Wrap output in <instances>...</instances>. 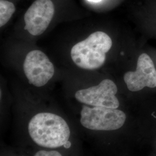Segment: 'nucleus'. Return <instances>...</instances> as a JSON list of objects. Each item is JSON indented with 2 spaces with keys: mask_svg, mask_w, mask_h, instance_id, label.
I'll list each match as a JSON object with an SVG mask.
<instances>
[{
  "mask_svg": "<svg viewBox=\"0 0 156 156\" xmlns=\"http://www.w3.org/2000/svg\"><path fill=\"white\" fill-rule=\"evenodd\" d=\"M28 130L35 144L50 149L64 146L71 135L66 121L57 115L48 112L39 113L32 117Z\"/></svg>",
  "mask_w": 156,
  "mask_h": 156,
  "instance_id": "1",
  "label": "nucleus"
},
{
  "mask_svg": "<svg viewBox=\"0 0 156 156\" xmlns=\"http://www.w3.org/2000/svg\"><path fill=\"white\" fill-rule=\"evenodd\" d=\"M16 11L15 6L12 2L0 0V27L5 25Z\"/></svg>",
  "mask_w": 156,
  "mask_h": 156,
  "instance_id": "8",
  "label": "nucleus"
},
{
  "mask_svg": "<svg viewBox=\"0 0 156 156\" xmlns=\"http://www.w3.org/2000/svg\"><path fill=\"white\" fill-rule=\"evenodd\" d=\"M64 146L66 147V148H69L70 146H71V143L69 141H68L67 143L64 145Z\"/></svg>",
  "mask_w": 156,
  "mask_h": 156,
  "instance_id": "10",
  "label": "nucleus"
},
{
  "mask_svg": "<svg viewBox=\"0 0 156 156\" xmlns=\"http://www.w3.org/2000/svg\"><path fill=\"white\" fill-rule=\"evenodd\" d=\"M23 69L29 83L36 87L45 85L55 73L53 64L41 50H34L28 53L24 60Z\"/></svg>",
  "mask_w": 156,
  "mask_h": 156,
  "instance_id": "5",
  "label": "nucleus"
},
{
  "mask_svg": "<svg viewBox=\"0 0 156 156\" xmlns=\"http://www.w3.org/2000/svg\"><path fill=\"white\" fill-rule=\"evenodd\" d=\"M112 46L111 38L108 34L97 31L74 45L71 50V56L73 62L79 68L94 70L104 65L106 53Z\"/></svg>",
  "mask_w": 156,
  "mask_h": 156,
  "instance_id": "2",
  "label": "nucleus"
},
{
  "mask_svg": "<svg viewBox=\"0 0 156 156\" xmlns=\"http://www.w3.org/2000/svg\"><path fill=\"white\" fill-rule=\"evenodd\" d=\"M55 14V6L51 0H36L24 15V29L32 35L44 33Z\"/></svg>",
  "mask_w": 156,
  "mask_h": 156,
  "instance_id": "6",
  "label": "nucleus"
},
{
  "mask_svg": "<svg viewBox=\"0 0 156 156\" xmlns=\"http://www.w3.org/2000/svg\"><path fill=\"white\" fill-rule=\"evenodd\" d=\"M34 156H62L60 153L56 151H39Z\"/></svg>",
  "mask_w": 156,
  "mask_h": 156,
  "instance_id": "9",
  "label": "nucleus"
},
{
  "mask_svg": "<svg viewBox=\"0 0 156 156\" xmlns=\"http://www.w3.org/2000/svg\"><path fill=\"white\" fill-rule=\"evenodd\" d=\"M124 80L131 91H138L145 87H156V68L151 57L146 53L140 55L136 71L126 73Z\"/></svg>",
  "mask_w": 156,
  "mask_h": 156,
  "instance_id": "7",
  "label": "nucleus"
},
{
  "mask_svg": "<svg viewBox=\"0 0 156 156\" xmlns=\"http://www.w3.org/2000/svg\"><path fill=\"white\" fill-rule=\"evenodd\" d=\"M126 115L117 109L103 106H83L80 123L84 127L95 131H113L121 128Z\"/></svg>",
  "mask_w": 156,
  "mask_h": 156,
  "instance_id": "3",
  "label": "nucleus"
},
{
  "mask_svg": "<svg viewBox=\"0 0 156 156\" xmlns=\"http://www.w3.org/2000/svg\"><path fill=\"white\" fill-rule=\"evenodd\" d=\"M117 92V86L113 81L105 79L97 86L78 90L75 97L79 102L86 105L117 109L120 105L116 97Z\"/></svg>",
  "mask_w": 156,
  "mask_h": 156,
  "instance_id": "4",
  "label": "nucleus"
},
{
  "mask_svg": "<svg viewBox=\"0 0 156 156\" xmlns=\"http://www.w3.org/2000/svg\"><path fill=\"white\" fill-rule=\"evenodd\" d=\"M88 1L92 2H100L101 0H88Z\"/></svg>",
  "mask_w": 156,
  "mask_h": 156,
  "instance_id": "11",
  "label": "nucleus"
}]
</instances>
